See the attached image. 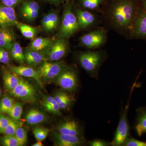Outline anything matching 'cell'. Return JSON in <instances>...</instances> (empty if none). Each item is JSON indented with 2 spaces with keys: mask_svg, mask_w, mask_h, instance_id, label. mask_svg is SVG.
Segmentation results:
<instances>
[{
  "mask_svg": "<svg viewBox=\"0 0 146 146\" xmlns=\"http://www.w3.org/2000/svg\"><path fill=\"white\" fill-rule=\"evenodd\" d=\"M13 98L5 95L0 101V113L7 114L15 103Z\"/></svg>",
  "mask_w": 146,
  "mask_h": 146,
  "instance_id": "f1b7e54d",
  "label": "cell"
},
{
  "mask_svg": "<svg viewBox=\"0 0 146 146\" xmlns=\"http://www.w3.org/2000/svg\"><path fill=\"white\" fill-rule=\"evenodd\" d=\"M89 145L91 146H108L110 145V143L104 140L96 139L89 142Z\"/></svg>",
  "mask_w": 146,
  "mask_h": 146,
  "instance_id": "f35d334b",
  "label": "cell"
},
{
  "mask_svg": "<svg viewBox=\"0 0 146 146\" xmlns=\"http://www.w3.org/2000/svg\"><path fill=\"white\" fill-rule=\"evenodd\" d=\"M106 38V32L100 29L84 35L80 37V42L82 46L88 48H97L104 44Z\"/></svg>",
  "mask_w": 146,
  "mask_h": 146,
  "instance_id": "9c48e42d",
  "label": "cell"
},
{
  "mask_svg": "<svg viewBox=\"0 0 146 146\" xmlns=\"http://www.w3.org/2000/svg\"><path fill=\"white\" fill-rule=\"evenodd\" d=\"M2 94V92L1 89V87H0V98L1 97Z\"/></svg>",
  "mask_w": 146,
  "mask_h": 146,
  "instance_id": "7bdbcfd3",
  "label": "cell"
},
{
  "mask_svg": "<svg viewBox=\"0 0 146 146\" xmlns=\"http://www.w3.org/2000/svg\"><path fill=\"white\" fill-rule=\"evenodd\" d=\"M46 115L39 110L32 108L29 110L25 117L27 123L30 125H34L42 123L46 121Z\"/></svg>",
  "mask_w": 146,
  "mask_h": 146,
  "instance_id": "ffe728a7",
  "label": "cell"
},
{
  "mask_svg": "<svg viewBox=\"0 0 146 146\" xmlns=\"http://www.w3.org/2000/svg\"><path fill=\"white\" fill-rule=\"evenodd\" d=\"M33 146H43L42 142L41 141H38L37 143H35L32 145Z\"/></svg>",
  "mask_w": 146,
  "mask_h": 146,
  "instance_id": "b9f144b4",
  "label": "cell"
},
{
  "mask_svg": "<svg viewBox=\"0 0 146 146\" xmlns=\"http://www.w3.org/2000/svg\"><path fill=\"white\" fill-rule=\"evenodd\" d=\"M49 132V129L47 128L38 127L33 129V134L36 141L42 142L46 139Z\"/></svg>",
  "mask_w": 146,
  "mask_h": 146,
  "instance_id": "f546056e",
  "label": "cell"
},
{
  "mask_svg": "<svg viewBox=\"0 0 146 146\" xmlns=\"http://www.w3.org/2000/svg\"><path fill=\"white\" fill-rule=\"evenodd\" d=\"M23 110V104L21 102H17L14 103L13 107L7 114L11 119L21 124V117Z\"/></svg>",
  "mask_w": 146,
  "mask_h": 146,
  "instance_id": "83f0119b",
  "label": "cell"
},
{
  "mask_svg": "<svg viewBox=\"0 0 146 146\" xmlns=\"http://www.w3.org/2000/svg\"><path fill=\"white\" fill-rule=\"evenodd\" d=\"M14 136L19 141L21 146L25 145L26 144L27 141V131L21 125L17 129Z\"/></svg>",
  "mask_w": 146,
  "mask_h": 146,
  "instance_id": "1f68e13d",
  "label": "cell"
},
{
  "mask_svg": "<svg viewBox=\"0 0 146 146\" xmlns=\"http://www.w3.org/2000/svg\"><path fill=\"white\" fill-rule=\"evenodd\" d=\"M66 66L65 62L61 60H46L38 66L37 70L42 80L48 82L55 80Z\"/></svg>",
  "mask_w": 146,
  "mask_h": 146,
  "instance_id": "5b68a950",
  "label": "cell"
},
{
  "mask_svg": "<svg viewBox=\"0 0 146 146\" xmlns=\"http://www.w3.org/2000/svg\"><path fill=\"white\" fill-rule=\"evenodd\" d=\"M54 145L58 146H78L83 144L84 139L82 136H74L54 132Z\"/></svg>",
  "mask_w": 146,
  "mask_h": 146,
  "instance_id": "5bb4252c",
  "label": "cell"
},
{
  "mask_svg": "<svg viewBox=\"0 0 146 146\" xmlns=\"http://www.w3.org/2000/svg\"><path fill=\"white\" fill-rule=\"evenodd\" d=\"M76 16L80 29H85L91 26L96 21L94 14L87 11L77 9Z\"/></svg>",
  "mask_w": 146,
  "mask_h": 146,
  "instance_id": "ac0fdd59",
  "label": "cell"
},
{
  "mask_svg": "<svg viewBox=\"0 0 146 146\" xmlns=\"http://www.w3.org/2000/svg\"><path fill=\"white\" fill-rule=\"evenodd\" d=\"M9 122V117L4 114L0 113V133H3L7 127Z\"/></svg>",
  "mask_w": 146,
  "mask_h": 146,
  "instance_id": "8d00e7d4",
  "label": "cell"
},
{
  "mask_svg": "<svg viewBox=\"0 0 146 146\" xmlns=\"http://www.w3.org/2000/svg\"><path fill=\"white\" fill-rule=\"evenodd\" d=\"M140 6L139 0H112L108 9L110 21L118 29L129 33Z\"/></svg>",
  "mask_w": 146,
  "mask_h": 146,
  "instance_id": "6da1fadb",
  "label": "cell"
},
{
  "mask_svg": "<svg viewBox=\"0 0 146 146\" xmlns=\"http://www.w3.org/2000/svg\"><path fill=\"white\" fill-rule=\"evenodd\" d=\"M19 5L20 12L27 21H33L38 17L40 6L35 0H25Z\"/></svg>",
  "mask_w": 146,
  "mask_h": 146,
  "instance_id": "7c38bea8",
  "label": "cell"
},
{
  "mask_svg": "<svg viewBox=\"0 0 146 146\" xmlns=\"http://www.w3.org/2000/svg\"><path fill=\"white\" fill-rule=\"evenodd\" d=\"M9 51L11 57L16 60V62L21 64H23L25 63L24 50L18 42L14 41Z\"/></svg>",
  "mask_w": 146,
  "mask_h": 146,
  "instance_id": "484cf974",
  "label": "cell"
},
{
  "mask_svg": "<svg viewBox=\"0 0 146 146\" xmlns=\"http://www.w3.org/2000/svg\"><path fill=\"white\" fill-rule=\"evenodd\" d=\"M22 78L12 72L5 71L3 74V79L4 87L9 93L18 86Z\"/></svg>",
  "mask_w": 146,
  "mask_h": 146,
  "instance_id": "7402d4cb",
  "label": "cell"
},
{
  "mask_svg": "<svg viewBox=\"0 0 146 146\" xmlns=\"http://www.w3.org/2000/svg\"><path fill=\"white\" fill-rule=\"evenodd\" d=\"M15 41V35L11 27L0 29V47L9 50Z\"/></svg>",
  "mask_w": 146,
  "mask_h": 146,
  "instance_id": "44dd1931",
  "label": "cell"
},
{
  "mask_svg": "<svg viewBox=\"0 0 146 146\" xmlns=\"http://www.w3.org/2000/svg\"><path fill=\"white\" fill-rule=\"evenodd\" d=\"M24 53L25 63L32 68L38 67L44 61L46 60L42 52L33 50L27 48L24 50Z\"/></svg>",
  "mask_w": 146,
  "mask_h": 146,
  "instance_id": "e0dca14e",
  "label": "cell"
},
{
  "mask_svg": "<svg viewBox=\"0 0 146 146\" xmlns=\"http://www.w3.org/2000/svg\"><path fill=\"white\" fill-rule=\"evenodd\" d=\"M42 1L51 5H58L66 1H68L69 0H42Z\"/></svg>",
  "mask_w": 146,
  "mask_h": 146,
  "instance_id": "ab89813d",
  "label": "cell"
},
{
  "mask_svg": "<svg viewBox=\"0 0 146 146\" xmlns=\"http://www.w3.org/2000/svg\"><path fill=\"white\" fill-rule=\"evenodd\" d=\"M66 92L64 91H58L53 96L54 100L62 110L69 109L74 101L73 97Z\"/></svg>",
  "mask_w": 146,
  "mask_h": 146,
  "instance_id": "603a6c76",
  "label": "cell"
},
{
  "mask_svg": "<svg viewBox=\"0 0 146 146\" xmlns=\"http://www.w3.org/2000/svg\"><path fill=\"white\" fill-rule=\"evenodd\" d=\"M73 6L72 1H69L65 4L56 38L68 39L80 29L77 19L73 11Z\"/></svg>",
  "mask_w": 146,
  "mask_h": 146,
  "instance_id": "7a4b0ae2",
  "label": "cell"
},
{
  "mask_svg": "<svg viewBox=\"0 0 146 146\" xmlns=\"http://www.w3.org/2000/svg\"><path fill=\"white\" fill-rule=\"evenodd\" d=\"M140 5L146 11V0H139Z\"/></svg>",
  "mask_w": 146,
  "mask_h": 146,
  "instance_id": "60d3db41",
  "label": "cell"
},
{
  "mask_svg": "<svg viewBox=\"0 0 146 146\" xmlns=\"http://www.w3.org/2000/svg\"><path fill=\"white\" fill-rule=\"evenodd\" d=\"M9 94L14 98L28 103L35 102L38 98L35 87L32 84L22 78L18 86Z\"/></svg>",
  "mask_w": 146,
  "mask_h": 146,
  "instance_id": "52a82bcc",
  "label": "cell"
},
{
  "mask_svg": "<svg viewBox=\"0 0 146 146\" xmlns=\"http://www.w3.org/2000/svg\"><path fill=\"white\" fill-rule=\"evenodd\" d=\"M103 60L102 55L97 51H88L80 54L79 61L82 68L92 77L97 78L98 72Z\"/></svg>",
  "mask_w": 146,
  "mask_h": 146,
  "instance_id": "277c9868",
  "label": "cell"
},
{
  "mask_svg": "<svg viewBox=\"0 0 146 146\" xmlns=\"http://www.w3.org/2000/svg\"><path fill=\"white\" fill-rule=\"evenodd\" d=\"M122 146H146V142L139 141L130 136L126 140Z\"/></svg>",
  "mask_w": 146,
  "mask_h": 146,
  "instance_id": "d590c367",
  "label": "cell"
},
{
  "mask_svg": "<svg viewBox=\"0 0 146 146\" xmlns=\"http://www.w3.org/2000/svg\"><path fill=\"white\" fill-rule=\"evenodd\" d=\"M68 39L56 38L48 47L42 52L47 61H56L60 60L68 53L69 50Z\"/></svg>",
  "mask_w": 146,
  "mask_h": 146,
  "instance_id": "8992f818",
  "label": "cell"
},
{
  "mask_svg": "<svg viewBox=\"0 0 146 146\" xmlns=\"http://www.w3.org/2000/svg\"><path fill=\"white\" fill-rule=\"evenodd\" d=\"M137 117L134 129L139 137L146 133V106L139 107L136 109Z\"/></svg>",
  "mask_w": 146,
  "mask_h": 146,
  "instance_id": "d6986e66",
  "label": "cell"
},
{
  "mask_svg": "<svg viewBox=\"0 0 146 146\" xmlns=\"http://www.w3.org/2000/svg\"><path fill=\"white\" fill-rule=\"evenodd\" d=\"M17 21L15 8L0 2V29L15 26Z\"/></svg>",
  "mask_w": 146,
  "mask_h": 146,
  "instance_id": "8fae6325",
  "label": "cell"
},
{
  "mask_svg": "<svg viewBox=\"0 0 146 146\" xmlns=\"http://www.w3.org/2000/svg\"><path fill=\"white\" fill-rule=\"evenodd\" d=\"M21 125L20 124L16 122L9 117V123L2 134L4 135L14 136L17 129Z\"/></svg>",
  "mask_w": 146,
  "mask_h": 146,
  "instance_id": "d6a6232c",
  "label": "cell"
},
{
  "mask_svg": "<svg viewBox=\"0 0 146 146\" xmlns=\"http://www.w3.org/2000/svg\"><path fill=\"white\" fill-rule=\"evenodd\" d=\"M137 78V79H138ZM137 79L136 82L133 84L131 90L130 95L127 104L123 110L121 115L119 122L117 128L115 132V136L113 140L110 143V145L112 146H122L126 140L130 137V130L127 120V113L129 105V101L133 89L136 86Z\"/></svg>",
  "mask_w": 146,
  "mask_h": 146,
  "instance_id": "3957f363",
  "label": "cell"
},
{
  "mask_svg": "<svg viewBox=\"0 0 146 146\" xmlns=\"http://www.w3.org/2000/svg\"><path fill=\"white\" fill-rule=\"evenodd\" d=\"M0 143L4 146H21L15 136L4 135L0 138Z\"/></svg>",
  "mask_w": 146,
  "mask_h": 146,
  "instance_id": "4dcf8cb0",
  "label": "cell"
},
{
  "mask_svg": "<svg viewBox=\"0 0 146 146\" xmlns=\"http://www.w3.org/2000/svg\"><path fill=\"white\" fill-rule=\"evenodd\" d=\"M53 40L52 39L48 37H37L32 40L27 48L42 52L46 49Z\"/></svg>",
  "mask_w": 146,
  "mask_h": 146,
  "instance_id": "d4e9b609",
  "label": "cell"
},
{
  "mask_svg": "<svg viewBox=\"0 0 146 146\" xmlns=\"http://www.w3.org/2000/svg\"><path fill=\"white\" fill-rule=\"evenodd\" d=\"M9 70L17 75L34 79L41 87H43V82L37 70L30 66H10Z\"/></svg>",
  "mask_w": 146,
  "mask_h": 146,
  "instance_id": "9a60e30c",
  "label": "cell"
},
{
  "mask_svg": "<svg viewBox=\"0 0 146 146\" xmlns=\"http://www.w3.org/2000/svg\"><path fill=\"white\" fill-rule=\"evenodd\" d=\"M10 57L8 50L0 47V63L8 64L10 62Z\"/></svg>",
  "mask_w": 146,
  "mask_h": 146,
  "instance_id": "e575fe53",
  "label": "cell"
},
{
  "mask_svg": "<svg viewBox=\"0 0 146 146\" xmlns=\"http://www.w3.org/2000/svg\"><path fill=\"white\" fill-rule=\"evenodd\" d=\"M103 0H80V3L84 8L89 9L98 8Z\"/></svg>",
  "mask_w": 146,
  "mask_h": 146,
  "instance_id": "836d02e7",
  "label": "cell"
},
{
  "mask_svg": "<svg viewBox=\"0 0 146 146\" xmlns=\"http://www.w3.org/2000/svg\"><path fill=\"white\" fill-rule=\"evenodd\" d=\"M25 0H0V2L7 6L15 8L21 4Z\"/></svg>",
  "mask_w": 146,
  "mask_h": 146,
  "instance_id": "74e56055",
  "label": "cell"
},
{
  "mask_svg": "<svg viewBox=\"0 0 146 146\" xmlns=\"http://www.w3.org/2000/svg\"><path fill=\"white\" fill-rule=\"evenodd\" d=\"M60 23V16L58 11L51 10L42 18L41 27L46 32L52 33L58 29Z\"/></svg>",
  "mask_w": 146,
  "mask_h": 146,
  "instance_id": "4fadbf2b",
  "label": "cell"
},
{
  "mask_svg": "<svg viewBox=\"0 0 146 146\" xmlns=\"http://www.w3.org/2000/svg\"><path fill=\"white\" fill-rule=\"evenodd\" d=\"M129 33L132 38L146 39V11L141 5Z\"/></svg>",
  "mask_w": 146,
  "mask_h": 146,
  "instance_id": "30bf717a",
  "label": "cell"
},
{
  "mask_svg": "<svg viewBox=\"0 0 146 146\" xmlns=\"http://www.w3.org/2000/svg\"><path fill=\"white\" fill-rule=\"evenodd\" d=\"M42 105L48 112L57 115H61L60 106L54 100L53 96L45 97L43 99Z\"/></svg>",
  "mask_w": 146,
  "mask_h": 146,
  "instance_id": "4316f807",
  "label": "cell"
},
{
  "mask_svg": "<svg viewBox=\"0 0 146 146\" xmlns=\"http://www.w3.org/2000/svg\"><path fill=\"white\" fill-rule=\"evenodd\" d=\"M56 83L63 91L73 92L78 86V77L74 69L66 66L55 79Z\"/></svg>",
  "mask_w": 146,
  "mask_h": 146,
  "instance_id": "ba28073f",
  "label": "cell"
},
{
  "mask_svg": "<svg viewBox=\"0 0 146 146\" xmlns=\"http://www.w3.org/2000/svg\"><path fill=\"white\" fill-rule=\"evenodd\" d=\"M57 132L61 134L74 136H82V131L74 120H68L60 123L56 128Z\"/></svg>",
  "mask_w": 146,
  "mask_h": 146,
  "instance_id": "2e32d148",
  "label": "cell"
},
{
  "mask_svg": "<svg viewBox=\"0 0 146 146\" xmlns=\"http://www.w3.org/2000/svg\"><path fill=\"white\" fill-rule=\"evenodd\" d=\"M15 26L17 27L23 36L27 39L33 40L40 32L41 29L38 27L31 26L17 21Z\"/></svg>",
  "mask_w": 146,
  "mask_h": 146,
  "instance_id": "cb8c5ba5",
  "label": "cell"
}]
</instances>
